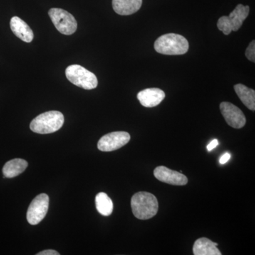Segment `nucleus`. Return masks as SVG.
Returning <instances> with one entry per match:
<instances>
[{
    "instance_id": "1",
    "label": "nucleus",
    "mask_w": 255,
    "mask_h": 255,
    "mask_svg": "<svg viewBox=\"0 0 255 255\" xmlns=\"http://www.w3.org/2000/svg\"><path fill=\"white\" fill-rule=\"evenodd\" d=\"M132 214L140 220H147L154 217L158 211V201L153 194L140 191L132 196Z\"/></svg>"
},
{
    "instance_id": "2",
    "label": "nucleus",
    "mask_w": 255,
    "mask_h": 255,
    "mask_svg": "<svg viewBox=\"0 0 255 255\" xmlns=\"http://www.w3.org/2000/svg\"><path fill=\"white\" fill-rule=\"evenodd\" d=\"M189 47L187 38L176 33L162 35L156 40L154 44L157 53L169 55L185 54Z\"/></svg>"
},
{
    "instance_id": "3",
    "label": "nucleus",
    "mask_w": 255,
    "mask_h": 255,
    "mask_svg": "<svg viewBox=\"0 0 255 255\" xmlns=\"http://www.w3.org/2000/svg\"><path fill=\"white\" fill-rule=\"evenodd\" d=\"M65 122L63 114L58 111H50L38 115L30 124L32 131L38 134H49L58 131Z\"/></svg>"
},
{
    "instance_id": "4",
    "label": "nucleus",
    "mask_w": 255,
    "mask_h": 255,
    "mask_svg": "<svg viewBox=\"0 0 255 255\" xmlns=\"http://www.w3.org/2000/svg\"><path fill=\"white\" fill-rule=\"evenodd\" d=\"M65 75L73 85L85 90H93L98 85V80L95 74L80 65H70L65 70Z\"/></svg>"
},
{
    "instance_id": "5",
    "label": "nucleus",
    "mask_w": 255,
    "mask_h": 255,
    "mask_svg": "<svg viewBox=\"0 0 255 255\" xmlns=\"http://www.w3.org/2000/svg\"><path fill=\"white\" fill-rule=\"evenodd\" d=\"M250 6L238 4L229 16H221L217 23V27L225 35H229L232 31H238L241 28L243 21L249 15Z\"/></svg>"
},
{
    "instance_id": "6",
    "label": "nucleus",
    "mask_w": 255,
    "mask_h": 255,
    "mask_svg": "<svg viewBox=\"0 0 255 255\" xmlns=\"http://www.w3.org/2000/svg\"><path fill=\"white\" fill-rule=\"evenodd\" d=\"M48 15L55 28L62 34L69 36L76 31L78 23L68 11L60 8H52L48 11Z\"/></svg>"
},
{
    "instance_id": "7",
    "label": "nucleus",
    "mask_w": 255,
    "mask_h": 255,
    "mask_svg": "<svg viewBox=\"0 0 255 255\" xmlns=\"http://www.w3.org/2000/svg\"><path fill=\"white\" fill-rule=\"evenodd\" d=\"M49 206V197L46 194L36 196L31 201L26 214L28 223L33 226L38 225L46 217Z\"/></svg>"
},
{
    "instance_id": "8",
    "label": "nucleus",
    "mask_w": 255,
    "mask_h": 255,
    "mask_svg": "<svg viewBox=\"0 0 255 255\" xmlns=\"http://www.w3.org/2000/svg\"><path fill=\"white\" fill-rule=\"evenodd\" d=\"M130 134L127 132H110L101 137L97 144V147L102 152H112L127 145L130 141Z\"/></svg>"
},
{
    "instance_id": "9",
    "label": "nucleus",
    "mask_w": 255,
    "mask_h": 255,
    "mask_svg": "<svg viewBox=\"0 0 255 255\" xmlns=\"http://www.w3.org/2000/svg\"><path fill=\"white\" fill-rule=\"evenodd\" d=\"M220 110L230 127L239 129L246 125V116L236 105L230 102H222L220 105Z\"/></svg>"
},
{
    "instance_id": "10",
    "label": "nucleus",
    "mask_w": 255,
    "mask_h": 255,
    "mask_svg": "<svg viewBox=\"0 0 255 255\" xmlns=\"http://www.w3.org/2000/svg\"><path fill=\"white\" fill-rule=\"evenodd\" d=\"M154 176L160 182L171 185L184 186L188 182L187 177L182 172L172 170L164 166H159L154 170Z\"/></svg>"
},
{
    "instance_id": "11",
    "label": "nucleus",
    "mask_w": 255,
    "mask_h": 255,
    "mask_svg": "<svg viewBox=\"0 0 255 255\" xmlns=\"http://www.w3.org/2000/svg\"><path fill=\"white\" fill-rule=\"evenodd\" d=\"M137 97L143 107L152 108L163 101L165 93L159 88H147L138 92Z\"/></svg>"
},
{
    "instance_id": "12",
    "label": "nucleus",
    "mask_w": 255,
    "mask_h": 255,
    "mask_svg": "<svg viewBox=\"0 0 255 255\" xmlns=\"http://www.w3.org/2000/svg\"><path fill=\"white\" fill-rule=\"evenodd\" d=\"M10 27L14 34L21 41L31 43L33 39V32L29 26L18 16H14L10 21Z\"/></svg>"
},
{
    "instance_id": "13",
    "label": "nucleus",
    "mask_w": 255,
    "mask_h": 255,
    "mask_svg": "<svg viewBox=\"0 0 255 255\" xmlns=\"http://www.w3.org/2000/svg\"><path fill=\"white\" fill-rule=\"evenodd\" d=\"M142 0H112V6L117 14L127 16L137 12L141 7Z\"/></svg>"
},
{
    "instance_id": "14",
    "label": "nucleus",
    "mask_w": 255,
    "mask_h": 255,
    "mask_svg": "<svg viewBox=\"0 0 255 255\" xmlns=\"http://www.w3.org/2000/svg\"><path fill=\"white\" fill-rule=\"evenodd\" d=\"M219 244L206 238H201L194 243L193 252L195 255H221Z\"/></svg>"
},
{
    "instance_id": "15",
    "label": "nucleus",
    "mask_w": 255,
    "mask_h": 255,
    "mask_svg": "<svg viewBox=\"0 0 255 255\" xmlns=\"http://www.w3.org/2000/svg\"><path fill=\"white\" fill-rule=\"evenodd\" d=\"M28 167V162L23 159L15 158L8 161L2 168L4 178H14L23 173Z\"/></svg>"
},
{
    "instance_id": "16",
    "label": "nucleus",
    "mask_w": 255,
    "mask_h": 255,
    "mask_svg": "<svg viewBox=\"0 0 255 255\" xmlns=\"http://www.w3.org/2000/svg\"><path fill=\"white\" fill-rule=\"evenodd\" d=\"M234 90L243 104L250 110H255V91L253 89L248 88L243 84L235 85Z\"/></svg>"
},
{
    "instance_id": "17",
    "label": "nucleus",
    "mask_w": 255,
    "mask_h": 255,
    "mask_svg": "<svg viewBox=\"0 0 255 255\" xmlns=\"http://www.w3.org/2000/svg\"><path fill=\"white\" fill-rule=\"evenodd\" d=\"M95 204L97 211L102 216H109L113 212V202L105 192L99 193L96 196Z\"/></svg>"
},
{
    "instance_id": "18",
    "label": "nucleus",
    "mask_w": 255,
    "mask_h": 255,
    "mask_svg": "<svg viewBox=\"0 0 255 255\" xmlns=\"http://www.w3.org/2000/svg\"><path fill=\"white\" fill-rule=\"evenodd\" d=\"M246 56L248 60L253 63L255 62V42L253 41L250 43L249 46L246 50Z\"/></svg>"
},
{
    "instance_id": "19",
    "label": "nucleus",
    "mask_w": 255,
    "mask_h": 255,
    "mask_svg": "<svg viewBox=\"0 0 255 255\" xmlns=\"http://www.w3.org/2000/svg\"><path fill=\"white\" fill-rule=\"evenodd\" d=\"M37 255H60V253L53 250H46L37 253Z\"/></svg>"
},
{
    "instance_id": "20",
    "label": "nucleus",
    "mask_w": 255,
    "mask_h": 255,
    "mask_svg": "<svg viewBox=\"0 0 255 255\" xmlns=\"http://www.w3.org/2000/svg\"><path fill=\"white\" fill-rule=\"evenodd\" d=\"M219 140H218L217 139H214V140H213L212 141L210 142L209 145H208L207 150L209 151L214 150V148H216V147L219 145Z\"/></svg>"
},
{
    "instance_id": "21",
    "label": "nucleus",
    "mask_w": 255,
    "mask_h": 255,
    "mask_svg": "<svg viewBox=\"0 0 255 255\" xmlns=\"http://www.w3.org/2000/svg\"><path fill=\"white\" fill-rule=\"evenodd\" d=\"M230 159H231V154L226 152L220 158V163L221 164H226Z\"/></svg>"
}]
</instances>
